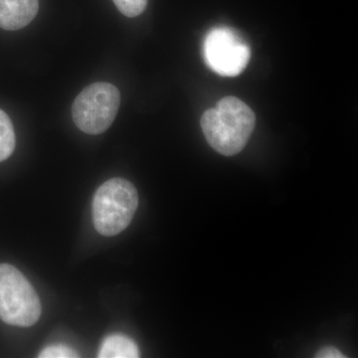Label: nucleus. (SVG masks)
<instances>
[{
  "instance_id": "obj_1",
  "label": "nucleus",
  "mask_w": 358,
  "mask_h": 358,
  "mask_svg": "<svg viewBox=\"0 0 358 358\" xmlns=\"http://www.w3.org/2000/svg\"><path fill=\"white\" fill-rule=\"evenodd\" d=\"M256 124V115L243 101L225 96L201 117V128L210 147L219 154L232 157L248 143Z\"/></svg>"
},
{
  "instance_id": "obj_2",
  "label": "nucleus",
  "mask_w": 358,
  "mask_h": 358,
  "mask_svg": "<svg viewBox=\"0 0 358 358\" xmlns=\"http://www.w3.org/2000/svg\"><path fill=\"white\" fill-rule=\"evenodd\" d=\"M138 206L133 183L124 178L106 181L94 195L92 213L96 230L103 236H115L131 224Z\"/></svg>"
},
{
  "instance_id": "obj_3",
  "label": "nucleus",
  "mask_w": 358,
  "mask_h": 358,
  "mask_svg": "<svg viewBox=\"0 0 358 358\" xmlns=\"http://www.w3.org/2000/svg\"><path fill=\"white\" fill-rule=\"evenodd\" d=\"M41 303L24 275L9 264H0V320L10 326H34Z\"/></svg>"
},
{
  "instance_id": "obj_4",
  "label": "nucleus",
  "mask_w": 358,
  "mask_h": 358,
  "mask_svg": "<svg viewBox=\"0 0 358 358\" xmlns=\"http://www.w3.org/2000/svg\"><path fill=\"white\" fill-rule=\"evenodd\" d=\"M121 105V94L114 85L98 82L86 87L75 99L73 121L88 134H100L112 126Z\"/></svg>"
},
{
  "instance_id": "obj_5",
  "label": "nucleus",
  "mask_w": 358,
  "mask_h": 358,
  "mask_svg": "<svg viewBox=\"0 0 358 358\" xmlns=\"http://www.w3.org/2000/svg\"><path fill=\"white\" fill-rule=\"evenodd\" d=\"M207 66L223 77L241 74L251 58V50L243 37L228 27H216L207 33L203 42Z\"/></svg>"
},
{
  "instance_id": "obj_6",
  "label": "nucleus",
  "mask_w": 358,
  "mask_h": 358,
  "mask_svg": "<svg viewBox=\"0 0 358 358\" xmlns=\"http://www.w3.org/2000/svg\"><path fill=\"white\" fill-rule=\"evenodd\" d=\"M39 10V0H0V28L8 31L22 29Z\"/></svg>"
},
{
  "instance_id": "obj_7",
  "label": "nucleus",
  "mask_w": 358,
  "mask_h": 358,
  "mask_svg": "<svg viewBox=\"0 0 358 358\" xmlns=\"http://www.w3.org/2000/svg\"><path fill=\"white\" fill-rule=\"evenodd\" d=\"M98 357L100 358H136L140 350L133 339L124 334H112L103 339Z\"/></svg>"
},
{
  "instance_id": "obj_8",
  "label": "nucleus",
  "mask_w": 358,
  "mask_h": 358,
  "mask_svg": "<svg viewBox=\"0 0 358 358\" xmlns=\"http://www.w3.org/2000/svg\"><path fill=\"white\" fill-rule=\"evenodd\" d=\"M15 143L13 122L6 112L0 110V162L10 157L15 148Z\"/></svg>"
},
{
  "instance_id": "obj_9",
  "label": "nucleus",
  "mask_w": 358,
  "mask_h": 358,
  "mask_svg": "<svg viewBox=\"0 0 358 358\" xmlns=\"http://www.w3.org/2000/svg\"><path fill=\"white\" fill-rule=\"evenodd\" d=\"M120 13L127 17H136L147 8L148 0H113Z\"/></svg>"
},
{
  "instance_id": "obj_10",
  "label": "nucleus",
  "mask_w": 358,
  "mask_h": 358,
  "mask_svg": "<svg viewBox=\"0 0 358 358\" xmlns=\"http://www.w3.org/2000/svg\"><path fill=\"white\" fill-rule=\"evenodd\" d=\"M78 353L72 348L64 345L48 346L40 352L39 357L42 358H70L78 357Z\"/></svg>"
},
{
  "instance_id": "obj_11",
  "label": "nucleus",
  "mask_w": 358,
  "mask_h": 358,
  "mask_svg": "<svg viewBox=\"0 0 358 358\" xmlns=\"http://www.w3.org/2000/svg\"><path fill=\"white\" fill-rule=\"evenodd\" d=\"M317 358H345V355H343L341 350L334 346H327V348H320L319 352L315 355Z\"/></svg>"
}]
</instances>
